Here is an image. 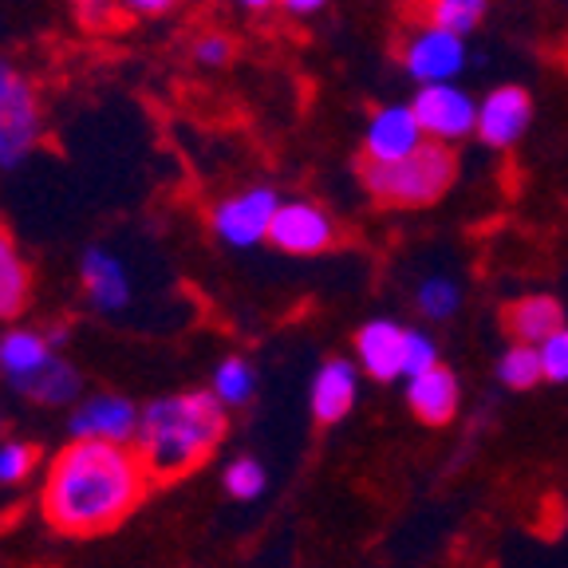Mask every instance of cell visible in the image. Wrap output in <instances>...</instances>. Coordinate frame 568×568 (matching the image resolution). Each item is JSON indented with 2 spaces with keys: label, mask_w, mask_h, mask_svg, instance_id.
Here are the masks:
<instances>
[{
  "label": "cell",
  "mask_w": 568,
  "mask_h": 568,
  "mask_svg": "<svg viewBox=\"0 0 568 568\" xmlns=\"http://www.w3.org/2000/svg\"><path fill=\"white\" fill-rule=\"evenodd\" d=\"M359 178H364L367 194L387 210H423V205L446 197V190L454 186L458 159L443 142H426L403 162H387V166L359 162Z\"/></svg>",
  "instance_id": "3957f363"
},
{
  "label": "cell",
  "mask_w": 568,
  "mask_h": 568,
  "mask_svg": "<svg viewBox=\"0 0 568 568\" xmlns=\"http://www.w3.org/2000/svg\"><path fill=\"white\" fill-rule=\"evenodd\" d=\"M430 367H438V344L426 336V332L407 328V359H403V375L415 379V375L430 372Z\"/></svg>",
  "instance_id": "d4e9b609"
},
{
  "label": "cell",
  "mask_w": 568,
  "mask_h": 568,
  "mask_svg": "<svg viewBox=\"0 0 568 568\" xmlns=\"http://www.w3.org/2000/svg\"><path fill=\"white\" fill-rule=\"evenodd\" d=\"M355 395H359V367L352 359H328L320 367L316 379H312L308 403H312V418L324 426L347 418V410L355 407Z\"/></svg>",
  "instance_id": "9a60e30c"
},
{
  "label": "cell",
  "mask_w": 568,
  "mask_h": 568,
  "mask_svg": "<svg viewBox=\"0 0 568 568\" xmlns=\"http://www.w3.org/2000/svg\"><path fill=\"white\" fill-rule=\"evenodd\" d=\"M497 379L514 390H529L545 379L541 372V352L529 344H514L501 359H497Z\"/></svg>",
  "instance_id": "44dd1931"
},
{
  "label": "cell",
  "mask_w": 568,
  "mask_h": 568,
  "mask_svg": "<svg viewBox=\"0 0 568 568\" xmlns=\"http://www.w3.org/2000/svg\"><path fill=\"white\" fill-rule=\"evenodd\" d=\"M225 494L237 501H257L265 494V466L257 458H233L225 466Z\"/></svg>",
  "instance_id": "603a6c76"
},
{
  "label": "cell",
  "mask_w": 568,
  "mask_h": 568,
  "mask_svg": "<svg viewBox=\"0 0 568 568\" xmlns=\"http://www.w3.org/2000/svg\"><path fill=\"white\" fill-rule=\"evenodd\" d=\"M324 4H328V0H281V9L288 12V17H316Z\"/></svg>",
  "instance_id": "f1b7e54d"
},
{
  "label": "cell",
  "mask_w": 568,
  "mask_h": 568,
  "mask_svg": "<svg viewBox=\"0 0 568 568\" xmlns=\"http://www.w3.org/2000/svg\"><path fill=\"white\" fill-rule=\"evenodd\" d=\"M276 210H281L276 190L248 186V190H241V194L213 205L210 230H213V237L225 241L230 248H253V245H261V241H268Z\"/></svg>",
  "instance_id": "8992f818"
},
{
  "label": "cell",
  "mask_w": 568,
  "mask_h": 568,
  "mask_svg": "<svg viewBox=\"0 0 568 568\" xmlns=\"http://www.w3.org/2000/svg\"><path fill=\"white\" fill-rule=\"evenodd\" d=\"M407 403L415 410V418H423L426 426H446L458 415V403H462L458 375L443 364L415 375V379H407Z\"/></svg>",
  "instance_id": "2e32d148"
},
{
  "label": "cell",
  "mask_w": 568,
  "mask_h": 568,
  "mask_svg": "<svg viewBox=\"0 0 568 568\" xmlns=\"http://www.w3.org/2000/svg\"><path fill=\"white\" fill-rule=\"evenodd\" d=\"M426 146V134L415 119V106L410 103H383L367 115L364 126V159L375 166H387V162H403L410 154Z\"/></svg>",
  "instance_id": "9c48e42d"
},
{
  "label": "cell",
  "mask_w": 568,
  "mask_h": 568,
  "mask_svg": "<svg viewBox=\"0 0 568 568\" xmlns=\"http://www.w3.org/2000/svg\"><path fill=\"white\" fill-rule=\"evenodd\" d=\"M194 60L202 63V68H225V63L233 60V40L222 32L202 36V40L194 44Z\"/></svg>",
  "instance_id": "4316f807"
},
{
  "label": "cell",
  "mask_w": 568,
  "mask_h": 568,
  "mask_svg": "<svg viewBox=\"0 0 568 568\" xmlns=\"http://www.w3.org/2000/svg\"><path fill=\"white\" fill-rule=\"evenodd\" d=\"M222 435L225 407L213 399V390H178L142 407L134 450L154 486H162L197 470L217 450Z\"/></svg>",
  "instance_id": "7a4b0ae2"
},
{
  "label": "cell",
  "mask_w": 568,
  "mask_h": 568,
  "mask_svg": "<svg viewBox=\"0 0 568 568\" xmlns=\"http://www.w3.org/2000/svg\"><path fill=\"white\" fill-rule=\"evenodd\" d=\"M489 12V0H410L407 20L410 24H430L454 36H470L481 28Z\"/></svg>",
  "instance_id": "ac0fdd59"
},
{
  "label": "cell",
  "mask_w": 568,
  "mask_h": 568,
  "mask_svg": "<svg viewBox=\"0 0 568 568\" xmlns=\"http://www.w3.org/2000/svg\"><path fill=\"white\" fill-rule=\"evenodd\" d=\"M28 296H32V273H28V261L20 257L12 233L0 225V320H12L28 308Z\"/></svg>",
  "instance_id": "d6986e66"
},
{
  "label": "cell",
  "mask_w": 568,
  "mask_h": 568,
  "mask_svg": "<svg viewBox=\"0 0 568 568\" xmlns=\"http://www.w3.org/2000/svg\"><path fill=\"white\" fill-rule=\"evenodd\" d=\"M541 372L549 383H568V328H560L552 339H545L541 347Z\"/></svg>",
  "instance_id": "484cf974"
},
{
  "label": "cell",
  "mask_w": 568,
  "mask_h": 568,
  "mask_svg": "<svg viewBox=\"0 0 568 568\" xmlns=\"http://www.w3.org/2000/svg\"><path fill=\"white\" fill-rule=\"evenodd\" d=\"M210 390L222 407H241V403H248L253 399V390H257V372H253L245 359L230 355V359H222L217 372H213Z\"/></svg>",
  "instance_id": "ffe728a7"
},
{
  "label": "cell",
  "mask_w": 568,
  "mask_h": 568,
  "mask_svg": "<svg viewBox=\"0 0 568 568\" xmlns=\"http://www.w3.org/2000/svg\"><path fill=\"white\" fill-rule=\"evenodd\" d=\"M403 359H407V328H399L395 320H367L355 332V367L364 375L379 383L399 379Z\"/></svg>",
  "instance_id": "4fadbf2b"
},
{
  "label": "cell",
  "mask_w": 568,
  "mask_h": 568,
  "mask_svg": "<svg viewBox=\"0 0 568 568\" xmlns=\"http://www.w3.org/2000/svg\"><path fill=\"white\" fill-rule=\"evenodd\" d=\"M142 410L123 395H91L80 407L71 410V438L75 443H115V446H134L139 435Z\"/></svg>",
  "instance_id": "30bf717a"
},
{
  "label": "cell",
  "mask_w": 568,
  "mask_h": 568,
  "mask_svg": "<svg viewBox=\"0 0 568 568\" xmlns=\"http://www.w3.org/2000/svg\"><path fill=\"white\" fill-rule=\"evenodd\" d=\"M339 237L336 222L324 205L308 202V197H293V202H281L273 217V241L281 253H293V257H316L324 248H332Z\"/></svg>",
  "instance_id": "ba28073f"
},
{
  "label": "cell",
  "mask_w": 568,
  "mask_h": 568,
  "mask_svg": "<svg viewBox=\"0 0 568 568\" xmlns=\"http://www.w3.org/2000/svg\"><path fill=\"white\" fill-rule=\"evenodd\" d=\"M36 462H40L36 446L4 443L0 446V486H20V481H28V474L36 470Z\"/></svg>",
  "instance_id": "cb8c5ba5"
},
{
  "label": "cell",
  "mask_w": 568,
  "mask_h": 568,
  "mask_svg": "<svg viewBox=\"0 0 568 568\" xmlns=\"http://www.w3.org/2000/svg\"><path fill=\"white\" fill-rule=\"evenodd\" d=\"M237 4L248 12H265V9H273V4H281V0H237Z\"/></svg>",
  "instance_id": "f546056e"
},
{
  "label": "cell",
  "mask_w": 568,
  "mask_h": 568,
  "mask_svg": "<svg viewBox=\"0 0 568 568\" xmlns=\"http://www.w3.org/2000/svg\"><path fill=\"white\" fill-rule=\"evenodd\" d=\"M560 328H565V312H560V304L545 293H529L506 308V332L517 339V344L541 347L545 339H552Z\"/></svg>",
  "instance_id": "e0dca14e"
},
{
  "label": "cell",
  "mask_w": 568,
  "mask_h": 568,
  "mask_svg": "<svg viewBox=\"0 0 568 568\" xmlns=\"http://www.w3.org/2000/svg\"><path fill=\"white\" fill-rule=\"evenodd\" d=\"M126 12H134V17H166V12H174L182 0H119Z\"/></svg>",
  "instance_id": "83f0119b"
},
{
  "label": "cell",
  "mask_w": 568,
  "mask_h": 568,
  "mask_svg": "<svg viewBox=\"0 0 568 568\" xmlns=\"http://www.w3.org/2000/svg\"><path fill=\"white\" fill-rule=\"evenodd\" d=\"M532 123V99L525 88L506 83V88H494L478 103V139L494 151H509L525 139Z\"/></svg>",
  "instance_id": "8fae6325"
},
{
  "label": "cell",
  "mask_w": 568,
  "mask_h": 568,
  "mask_svg": "<svg viewBox=\"0 0 568 568\" xmlns=\"http://www.w3.org/2000/svg\"><path fill=\"white\" fill-rule=\"evenodd\" d=\"M399 63L418 88L435 83H454L466 71V36L443 32L430 24H403L399 40Z\"/></svg>",
  "instance_id": "5b68a950"
},
{
  "label": "cell",
  "mask_w": 568,
  "mask_h": 568,
  "mask_svg": "<svg viewBox=\"0 0 568 568\" xmlns=\"http://www.w3.org/2000/svg\"><path fill=\"white\" fill-rule=\"evenodd\" d=\"M60 355L52 352V339L44 332L32 328H12L0 336V375L12 390L20 395H32L36 383L44 379L48 367L55 364Z\"/></svg>",
  "instance_id": "7c38bea8"
},
{
  "label": "cell",
  "mask_w": 568,
  "mask_h": 568,
  "mask_svg": "<svg viewBox=\"0 0 568 568\" xmlns=\"http://www.w3.org/2000/svg\"><path fill=\"white\" fill-rule=\"evenodd\" d=\"M88 4H95V0H88Z\"/></svg>",
  "instance_id": "4dcf8cb0"
},
{
  "label": "cell",
  "mask_w": 568,
  "mask_h": 568,
  "mask_svg": "<svg viewBox=\"0 0 568 568\" xmlns=\"http://www.w3.org/2000/svg\"><path fill=\"white\" fill-rule=\"evenodd\" d=\"M44 131L40 99L24 71L0 55V166H17L36 151Z\"/></svg>",
  "instance_id": "277c9868"
},
{
  "label": "cell",
  "mask_w": 568,
  "mask_h": 568,
  "mask_svg": "<svg viewBox=\"0 0 568 568\" xmlns=\"http://www.w3.org/2000/svg\"><path fill=\"white\" fill-rule=\"evenodd\" d=\"M415 304H418V312L423 316H430V320H450L454 312H458V304H462V288H458V281L454 276H426L423 284H418V293H415Z\"/></svg>",
  "instance_id": "7402d4cb"
},
{
  "label": "cell",
  "mask_w": 568,
  "mask_h": 568,
  "mask_svg": "<svg viewBox=\"0 0 568 568\" xmlns=\"http://www.w3.org/2000/svg\"><path fill=\"white\" fill-rule=\"evenodd\" d=\"M151 486L154 481L134 446L71 438L48 466L40 509L55 532L95 537L123 525Z\"/></svg>",
  "instance_id": "6da1fadb"
},
{
  "label": "cell",
  "mask_w": 568,
  "mask_h": 568,
  "mask_svg": "<svg viewBox=\"0 0 568 568\" xmlns=\"http://www.w3.org/2000/svg\"><path fill=\"white\" fill-rule=\"evenodd\" d=\"M410 106H415V119H418V126H423L426 142L454 146V142L478 134V99H474L470 91H462L458 83L418 88Z\"/></svg>",
  "instance_id": "52a82bcc"
},
{
  "label": "cell",
  "mask_w": 568,
  "mask_h": 568,
  "mask_svg": "<svg viewBox=\"0 0 568 568\" xmlns=\"http://www.w3.org/2000/svg\"><path fill=\"white\" fill-rule=\"evenodd\" d=\"M80 281H83V296L95 304L99 312H123L131 304V273L126 265L106 253V248H88L80 261Z\"/></svg>",
  "instance_id": "5bb4252c"
}]
</instances>
